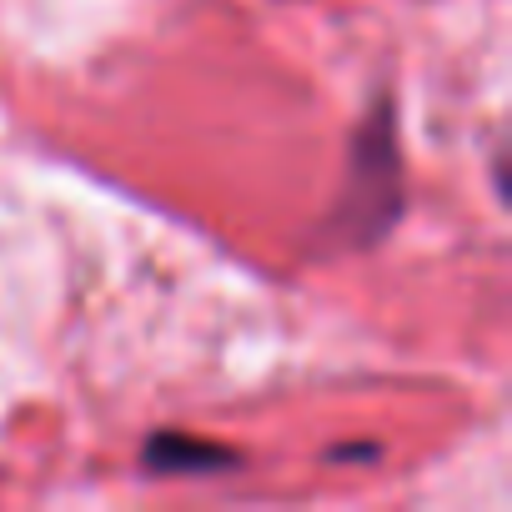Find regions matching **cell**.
Listing matches in <instances>:
<instances>
[{"label":"cell","instance_id":"6da1fadb","mask_svg":"<svg viewBox=\"0 0 512 512\" xmlns=\"http://www.w3.org/2000/svg\"><path fill=\"white\" fill-rule=\"evenodd\" d=\"M407 211V176H402V141H397V106L382 96L347 141V181L332 211V231L352 246H377Z\"/></svg>","mask_w":512,"mask_h":512},{"label":"cell","instance_id":"7a4b0ae2","mask_svg":"<svg viewBox=\"0 0 512 512\" xmlns=\"http://www.w3.org/2000/svg\"><path fill=\"white\" fill-rule=\"evenodd\" d=\"M236 462H241V452L191 437V432H176V427L151 432L141 447V472H151V477H211V472H231Z\"/></svg>","mask_w":512,"mask_h":512},{"label":"cell","instance_id":"3957f363","mask_svg":"<svg viewBox=\"0 0 512 512\" xmlns=\"http://www.w3.org/2000/svg\"><path fill=\"white\" fill-rule=\"evenodd\" d=\"M347 457H377V447H332V462H347Z\"/></svg>","mask_w":512,"mask_h":512}]
</instances>
